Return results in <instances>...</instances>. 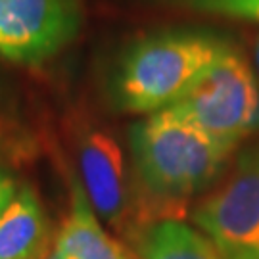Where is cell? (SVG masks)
Here are the masks:
<instances>
[{"instance_id":"obj_1","label":"cell","mask_w":259,"mask_h":259,"mask_svg":"<svg viewBox=\"0 0 259 259\" xmlns=\"http://www.w3.org/2000/svg\"><path fill=\"white\" fill-rule=\"evenodd\" d=\"M129 146L144 227L181 219L188 200L213 185L234 150L169 108L135 123L129 131Z\"/></svg>"},{"instance_id":"obj_2","label":"cell","mask_w":259,"mask_h":259,"mask_svg":"<svg viewBox=\"0 0 259 259\" xmlns=\"http://www.w3.org/2000/svg\"><path fill=\"white\" fill-rule=\"evenodd\" d=\"M229 45L202 33H161L137 42L125 54L113 93L121 110H165L198 81Z\"/></svg>"},{"instance_id":"obj_3","label":"cell","mask_w":259,"mask_h":259,"mask_svg":"<svg viewBox=\"0 0 259 259\" xmlns=\"http://www.w3.org/2000/svg\"><path fill=\"white\" fill-rule=\"evenodd\" d=\"M169 110L236 148L259 131V84L248 62L227 47Z\"/></svg>"},{"instance_id":"obj_4","label":"cell","mask_w":259,"mask_h":259,"mask_svg":"<svg viewBox=\"0 0 259 259\" xmlns=\"http://www.w3.org/2000/svg\"><path fill=\"white\" fill-rule=\"evenodd\" d=\"M192 219L223 259H259V146L242 154L229 179L198 204Z\"/></svg>"},{"instance_id":"obj_5","label":"cell","mask_w":259,"mask_h":259,"mask_svg":"<svg viewBox=\"0 0 259 259\" xmlns=\"http://www.w3.org/2000/svg\"><path fill=\"white\" fill-rule=\"evenodd\" d=\"M77 0H0V56L38 64L77 35Z\"/></svg>"},{"instance_id":"obj_6","label":"cell","mask_w":259,"mask_h":259,"mask_svg":"<svg viewBox=\"0 0 259 259\" xmlns=\"http://www.w3.org/2000/svg\"><path fill=\"white\" fill-rule=\"evenodd\" d=\"M79 167L94 213L115 231H131L133 198L125 157L117 140L104 131L87 133L79 142Z\"/></svg>"},{"instance_id":"obj_7","label":"cell","mask_w":259,"mask_h":259,"mask_svg":"<svg viewBox=\"0 0 259 259\" xmlns=\"http://www.w3.org/2000/svg\"><path fill=\"white\" fill-rule=\"evenodd\" d=\"M52 250L58 259H137L135 251L102 229L77 177L71 181V209Z\"/></svg>"},{"instance_id":"obj_8","label":"cell","mask_w":259,"mask_h":259,"mask_svg":"<svg viewBox=\"0 0 259 259\" xmlns=\"http://www.w3.org/2000/svg\"><path fill=\"white\" fill-rule=\"evenodd\" d=\"M45 209L31 188H21L0 215V259H40L50 248Z\"/></svg>"},{"instance_id":"obj_9","label":"cell","mask_w":259,"mask_h":259,"mask_svg":"<svg viewBox=\"0 0 259 259\" xmlns=\"http://www.w3.org/2000/svg\"><path fill=\"white\" fill-rule=\"evenodd\" d=\"M135 255L137 259H223L205 234L181 219H163L140 229Z\"/></svg>"},{"instance_id":"obj_10","label":"cell","mask_w":259,"mask_h":259,"mask_svg":"<svg viewBox=\"0 0 259 259\" xmlns=\"http://www.w3.org/2000/svg\"><path fill=\"white\" fill-rule=\"evenodd\" d=\"M181 2L188 8L204 14L259 23V0H181Z\"/></svg>"},{"instance_id":"obj_11","label":"cell","mask_w":259,"mask_h":259,"mask_svg":"<svg viewBox=\"0 0 259 259\" xmlns=\"http://www.w3.org/2000/svg\"><path fill=\"white\" fill-rule=\"evenodd\" d=\"M16 196L18 194H16V183H14V179L0 169V215L6 211V207L14 202Z\"/></svg>"},{"instance_id":"obj_12","label":"cell","mask_w":259,"mask_h":259,"mask_svg":"<svg viewBox=\"0 0 259 259\" xmlns=\"http://www.w3.org/2000/svg\"><path fill=\"white\" fill-rule=\"evenodd\" d=\"M255 64H257V71H259V37L255 40Z\"/></svg>"}]
</instances>
